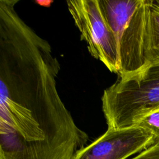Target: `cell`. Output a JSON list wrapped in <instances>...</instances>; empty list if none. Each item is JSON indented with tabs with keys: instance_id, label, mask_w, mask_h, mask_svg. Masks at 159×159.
<instances>
[{
	"instance_id": "10",
	"label": "cell",
	"mask_w": 159,
	"mask_h": 159,
	"mask_svg": "<svg viewBox=\"0 0 159 159\" xmlns=\"http://www.w3.org/2000/svg\"><path fill=\"white\" fill-rule=\"evenodd\" d=\"M153 3L154 6H155L159 8V1H153Z\"/></svg>"
},
{
	"instance_id": "5",
	"label": "cell",
	"mask_w": 159,
	"mask_h": 159,
	"mask_svg": "<svg viewBox=\"0 0 159 159\" xmlns=\"http://www.w3.org/2000/svg\"><path fill=\"white\" fill-rule=\"evenodd\" d=\"M153 137L151 131L139 125L107 129L74 159H127L148 148Z\"/></svg>"
},
{
	"instance_id": "11",
	"label": "cell",
	"mask_w": 159,
	"mask_h": 159,
	"mask_svg": "<svg viewBox=\"0 0 159 159\" xmlns=\"http://www.w3.org/2000/svg\"><path fill=\"white\" fill-rule=\"evenodd\" d=\"M155 111H159V108L157 109H156V110H155Z\"/></svg>"
},
{
	"instance_id": "1",
	"label": "cell",
	"mask_w": 159,
	"mask_h": 159,
	"mask_svg": "<svg viewBox=\"0 0 159 159\" xmlns=\"http://www.w3.org/2000/svg\"><path fill=\"white\" fill-rule=\"evenodd\" d=\"M0 0V159H72L86 147L61 101L52 47Z\"/></svg>"
},
{
	"instance_id": "9",
	"label": "cell",
	"mask_w": 159,
	"mask_h": 159,
	"mask_svg": "<svg viewBox=\"0 0 159 159\" xmlns=\"http://www.w3.org/2000/svg\"><path fill=\"white\" fill-rule=\"evenodd\" d=\"M151 145H159V134L153 137V139L150 146Z\"/></svg>"
},
{
	"instance_id": "3",
	"label": "cell",
	"mask_w": 159,
	"mask_h": 159,
	"mask_svg": "<svg viewBox=\"0 0 159 159\" xmlns=\"http://www.w3.org/2000/svg\"><path fill=\"white\" fill-rule=\"evenodd\" d=\"M101 101L107 129L135 125L159 108V64L129 79H117L104 91Z\"/></svg>"
},
{
	"instance_id": "2",
	"label": "cell",
	"mask_w": 159,
	"mask_h": 159,
	"mask_svg": "<svg viewBox=\"0 0 159 159\" xmlns=\"http://www.w3.org/2000/svg\"><path fill=\"white\" fill-rule=\"evenodd\" d=\"M151 0H99L116 42L119 80L140 74L149 66L145 58Z\"/></svg>"
},
{
	"instance_id": "4",
	"label": "cell",
	"mask_w": 159,
	"mask_h": 159,
	"mask_svg": "<svg viewBox=\"0 0 159 159\" xmlns=\"http://www.w3.org/2000/svg\"><path fill=\"white\" fill-rule=\"evenodd\" d=\"M68 11L87 43L89 52L111 72L117 74V51L114 35L104 16L99 0H70Z\"/></svg>"
},
{
	"instance_id": "8",
	"label": "cell",
	"mask_w": 159,
	"mask_h": 159,
	"mask_svg": "<svg viewBox=\"0 0 159 159\" xmlns=\"http://www.w3.org/2000/svg\"><path fill=\"white\" fill-rule=\"evenodd\" d=\"M130 159H159V145H151Z\"/></svg>"
},
{
	"instance_id": "7",
	"label": "cell",
	"mask_w": 159,
	"mask_h": 159,
	"mask_svg": "<svg viewBox=\"0 0 159 159\" xmlns=\"http://www.w3.org/2000/svg\"><path fill=\"white\" fill-rule=\"evenodd\" d=\"M135 125L144 127L153 134L154 137L159 134V111H154L142 118Z\"/></svg>"
},
{
	"instance_id": "6",
	"label": "cell",
	"mask_w": 159,
	"mask_h": 159,
	"mask_svg": "<svg viewBox=\"0 0 159 159\" xmlns=\"http://www.w3.org/2000/svg\"><path fill=\"white\" fill-rule=\"evenodd\" d=\"M145 58L148 66L159 64V8L153 1L148 16Z\"/></svg>"
}]
</instances>
